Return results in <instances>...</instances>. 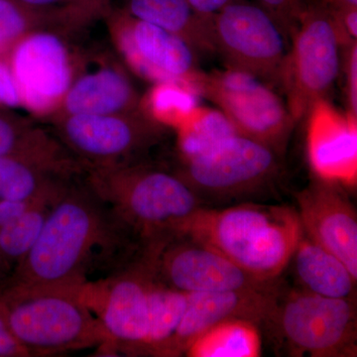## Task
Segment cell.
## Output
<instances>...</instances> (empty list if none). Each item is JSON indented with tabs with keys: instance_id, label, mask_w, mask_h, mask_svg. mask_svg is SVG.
Masks as SVG:
<instances>
[{
	"instance_id": "obj_1",
	"label": "cell",
	"mask_w": 357,
	"mask_h": 357,
	"mask_svg": "<svg viewBox=\"0 0 357 357\" xmlns=\"http://www.w3.org/2000/svg\"><path fill=\"white\" fill-rule=\"evenodd\" d=\"M149 246L84 174L56 199L38 241L1 288L98 283L137 262Z\"/></svg>"
},
{
	"instance_id": "obj_2",
	"label": "cell",
	"mask_w": 357,
	"mask_h": 357,
	"mask_svg": "<svg viewBox=\"0 0 357 357\" xmlns=\"http://www.w3.org/2000/svg\"><path fill=\"white\" fill-rule=\"evenodd\" d=\"M303 234L294 208L241 204L225 210L199 208L175 236L204 244L256 278L273 282L292 260Z\"/></svg>"
},
{
	"instance_id": "obj_3",
	"label": "cell",
	"mask_w": 357,
	"mask_h": 357,
	"mask_svg": "<svg viewBox=\"0 0 357 357\" xmlns=\"http://www.w3.org/2000/svg\"><path fill=\"white\" fill-rule=\"evenodd\" d=\"M0 310L14 337L30 356H58L112 344L102 321L76 287H3Z\"/></svg>"
},
{
	"instance_id": "obj_4",
	"label": "cell",
	"mask_w": 357,
	"mask_h": 357,
	"mask_svg": "<svg viewBox=\"0 0 357 357\" xmlns=\"http://www.w3.org/2000/svg\"><path fill=\"white\" fill-rule=\"evenodd\" d=\"M86 178L149 245L175 236L201 208L198 195L177 174L144 162L89 171Z\"/></svg>"
},
{
	"instance_id": "obj_5",
	"label": "cell",
	"mask_w": 357,
	"mask_h": 357,
	"mask_svg": "<svg viewBox=\"0 0 357 357\" xmlns=\"http://www.w3.org/2000/svg\"><path fill=\"white\" fill-rule=\"evenodd\" d=\"M290 39L280 84L297 122L317 100L326 98L340 72L342 46L326 0H306Z\"/></svg>"
},
{
	"instance_id": "obj_6",
	"label": "cell",
	"mask_w": 357,
	"mask_h": 357,
	"mask_svg": "<svg viewBox=\"0 0 357 357\" xmlns=\"http://www.w3.org/2000/svg\"><path fill=\"white\" fill-rule=\"evenodd\" d=\"M161 124L126 114H66L58 124L63 146L84 172L142 163L149 148L163 137Z\"/></svg>"
},
{
	"instance_id": "obj_7",
	"label": "cell",
	"mask_w": 357,
	"mask_h": 357,
	"mask_svg": "<svg viewBox=\"0 0 357 357\" xmlns=\"http://www.w3.org/2000/svg\"><path fill=\"white\" fill-rule=\"evenodd\" d=\"M157 279L147 250L140 260L112 278L77 288L109 333V354H145L151 332L152 291Z\"/></svg>"
},
{
	"instance_id": "obj_8",
	"label": "cell",
	"mask_w": 357,
	"mask_h": 357,
	"mask_svg": "<svg viewBox=\"0 0 357 357\" xmlns=\"http://www.w3.org/2000/svg\"><path fill=\"white\" fill-rule=\"evenodd\" d=\"M199 96L218 105L237 133L281 154L292 132L287 105L257 77L227 69L204 74L197 82Z\"/></svg>"
},
{
	"instance_id": "obj_9",
	"label": "cell",
	"mask_w": 357,
	"mask_h": 357,
	"mask_svg": "<svg viewBox=\"0 0 357 357\" xmlns=\"http://www.w3.org/2000/svg\"><path fill=\"white\" fill-rule=\"evenodd\" d=\"M213 39L227 69L280 84L287 40L258 4L234 0L223 7L213 15Z\"/></svg>"
},
{
	"instance_id": "obj_10",
	"label": "cell",
	"mask_w": 357,
	"mask_h": 357,
	"mask_svg": "<svg viewBox=\"0 0 357 357\" xmlns=\"http://www.w3.org/2000/svg\"><path fill=\"white\" fill-rule=\"evenodd\" d=\"M297 356H354L356 311L352 299H335L301 291L289 294L272 319Z\"/></svg>"
},
{
	"instance_id": "obj_11",
	"label": "cell",
	"mask_w": 357,
	"mask_h": 357,
	"mask_svg": "<svg viewBox=\"0 0 357 357\" xmlns=\"http://www.w3.org/2000/svg\"><path fill=\"white\" fill-rule=\"evenodd\" d=\"M149 253L160 280L180 292H273L272 282L256 278L229 258L188 237L173 236L152 244Z\"/></svg>"
},
{
	"instance_id": "obj_12",
	"label": "cell",
	"mask_w": 357,
	"mask_h": 357,
	"mask_svg": "<svg viewBox=\"0 0 357 357\" xmlns=\"http://www.w3.org/2000/svg\"><path fill=\"white\" fill-rule=\"evenodd\" d=\"M278 154L271 148L236 134L210 154L184 160L176 173L192 191L234 195L266 182L278 170Z\"/></svg>"
},
{
	"instance_id": "obj_13",
	"label": "cell",
	"mask_w": 357,
	"mask_h": 357,
	"mask_svg": "<svg viewBox=\"0 0 357 357\" xmlns=\"http://www.w3.org/2000/svg\"><path fill=\"white\" fill-rule=\"evenodd\" d=\"M114 32L121 55L138 76L153 84L185 82L197 89L202 72L195 51L177 35L128 13L115 17Z\"/></svg>"
},
{
	"instance_id": "obj_14",
	"label": "cell",
	"mask_w": 357,
	"mask_h": 357,
	"mask_svg": "<svg viewBox=\"0 0 357 357\" xmlns=\"http://www.w3.org/2000/svg\"><path fill=\"white\" fill-rule=\"evenodd\" d=\"M8 62L22 100L34 114H47L61 105L73 83L67 47L57 35L26 34L11 49Z\"/></svg>"
},
{
	"instance_id": "obj_15",
	"label": "cell",
	"mask_w": 357,
	"mask_h": 357,
	"mask_svg": "<svg viewBox=\"0 0 357 357\" xmlns=\"http://www.w3.org/2000/svg\"><path fill=\"white\" fill-rule=\"evenodd\" d=\"M307 116V157L314 174L328 182L356 185L357 116L340 112L328 98L317 100Z\"/></svg>"
},
{
	"instance_id": "obj_16",
	"label": "cell",
	"mask_w": 357,
	"mask_h": 357,
	"mask_svg": "<svg viewBox=\"0 0 357 357\" xmlns=\"http://www.w3.org/2000/svg\"><path fill=\"white\" fill-rule=\"evenodd\" d=\"M297 201L307 237L342 260L357 280V218L351 204L325 180L303 190Z\"/></svg>"
},
{
	"instance_id": "obj_17",
	"label": "cell",
	"mask_w": 357,
	"mask_h": 357,
	"mask_svg": "<svg viewBox=\"0 0 357 357\" xmlns=\"http://www.w3.org/2000/svg\"><path fill=\"white\" fill-rule=\"evenodd\" d=\"M187 297L184 317L167 347L165 356L185 354L195 340L222 321L246 319L257 323L271 319L277 306L274 293L263 291L189 293Z\"/></svg>"
},
{
	"instance_id": "obj_18",
	"label": "cell",
	"mask_w": 357,
	"mask_h": 357,
	"mask_svg": "<svg viewBox=\"0 0 357 357\" xmlns=\"http://www.w3.org/2000/svg\"><path fill=\"white\" fill-rule=\"evenodd\" d=\"M137 103L128 76L117 68L105 67L73 82L61 105L66 114H126Z\"/></svg>"
},
{
	"instance_id": "obj_19",
	"label": "cell",
	"mask_w": 357,
	"mask_h": 357,
	"mask_svg": "<svg viewBox=\"0 0 357 357\" xmlns=\"http://www.w3.org/2000/svg\"><path fill=\"white\" fill-rule=\"evenodd\" d=\"M128 13L184 40L194 51L215 53L213 15H204L188 0H129Z\"/></svg>"
},
{
	"instance_id": "obj_20",
	"label": "cell",
	"mask_w": 357,
	"mask_h": 357,
	"mask_svg": "<svg viewBox=\"0 0 357 357\" xmlns=\"http://www.w3.org/2000/svg\"><path fill=\"white\" fill-rule=\"evenodd\" d=\"M84 175L76 167L18 156H0V199L41 198L65 189Z\"/></svg>"
},
{
	"instance_id": "obj_21",
	"label": "cell",
	"mask_w": 357,
	"mask_h": 357,
	"mask_svg": "<svg viewBox=\"0 0 357 357\" xmlns=\"http://www.w3.org/2000/svg\"><path fill=\"white\" fill-rule=\"evenodd\" d=\"M294 266L304 291L335 299H351L356 279L337 256L303 234L295 252Z\"/></svg>"
},
{
	"instance_id": "obj_22",
	"label": "cell",
	"mask_w": 357,
	"mask_h": 357,
	"mask_svg": "<svg viewBox=\"0 0 357 357\" xmlns=\"http://www.w3.org/2000/svg\"><path fill=\"white\" fill-rule=\"evenodd\" d=\"M0 156L24 157L59 165H79L62 143L7 114L3 109H0Z\"/></svg>"
},
{
	"instance_id": "obj_23",
	"label": "cell",
	"mask_w": 357,
	"mask_h": 357,
	"mask_svg": "<svg viewBox=\"0 0 357 357\" xmlns=\"http://www.w3.org/2000/svg\"><path fill=\"white\" fill-rule=\"evenodd\" d=\"M185 354L192 357H257L261 354V338L255 323L229 319L199 335Z\"/></svg>"
},
{
	"instance_id": "obj_24",
	"label": "cell",
	"mask_w": 357,
	"mask_h": 357,
	"mask_svg": "<svg viewBox=\"0 0 357 357\" xmlns=\"http://www.w3.org/2000/svg\"><path fill=\"white\" fill-rule=\"evenodd\" d=\"M177 131L178 147L184 160L210 154L238 134L220 109L199 105Z\"/></svg>"
},
{
	"instance_id": "obj_25",
	"label": "cell",
	"mask_w": 357,
	"mask_h": 357,
	"mask_svg": "<svg viewBox=\"0 0 357 357\" xmlns=\"http://www.w3.org/2000/svg\"><path fill=\"white\" fill-rule=\"evenodd\" d=\"M64 190L39 199L20 218L0 227V256L9 273H13L38 241L52 206Z\"/></svg>"
},
{
	"instance_id": "obj_26",
	"label": "cell",
	"mask_w": 357,
	"mask_h": 357,
	"mask_svg": "<svg viewBox=\"0 0 357 357\" xmlns=\"http://www.w3.org/2000/svg\"><path fill=\"white\" fill-rule=\"evenodd\" d=\"M199 91L192 84L181 81L154 84L144 100L149 119L178 128L199 107Z\"/></svg>"
},
{
	"instance_id": "obj_27",
	"label": "cell",
	"mask_w": 357,
	"mask_h": 357,
	"mask_svg": "<svg viewBox=\"0 0 357 357\" xmlns=\"http://www.w3.org/2000/svg\"><path fill=\"white\" fill-rule=\"evenodd\" d=\"M33 16L13 0H0V55L25 36Z\"/></svg>"
},
{
	"instance_id": "obj_28",
	"label": "cell",
	"mask_w": 357,
	"mask_h": 357,
	"mask_svg": "<svg viewBox=\"0 0 357 357\" xmlns=\"http://www.w3.org/2000/svg\"><path fill=\"white\" fill-rule=\"evenodd\" d=\"M257 2L271 16L288 41L297 26L306 0H257Z\"/></svg>"
},
{
	"instance_id": "obj_29",
	"label": "cell",
	"mask_w": 357,
	"mask_h": 357,
	"mask_svg": "<svg viewBox=\"0 0 357 357\" xmlns=\"http://www.w3.org/2000/svg\"><path fill=\"white\" fill-rule=\"evenodd\" d=\"M26 10L36 15L53 10H65L72 13H89L98 10L103 0H13Z\"/></svg>"
},
{
	"instance_id": "obj_30",
	"label": "cell",
	"mask_w": 357,
	"mask_h": 357,
	"mask_svg": "<svg viewBox=\"0 0 357 357\" xmlns=\"http://www.w3.org/2000/svg\"><path fill=\"white\" fill-rule=\"evenodd\" d=\"M22 107V100L8 60L0 55V109H13Z\"/></svg>"
},
{
	"instance_id": "obj_31",
	"label": "cell",
	"mask_w": 357,
	"mask_h": 357,
	"mask_svg": "<svg viewBox=\"0 0 357 357\" xmlns=\"http://www.w3.org/2000/svg\"><path fill=\"white\" fill-rule=\"evenodd\" d=\"M330 7L344 49L357 40V6Z\"/></svg>"
},
{
	"instance_id": "obj_32",
	"label": "cell",
	"mask_w": 357,
	"mask_h": 357,
	"mask_svg": "<svg viewBox=\"0 0 357 357\" xmlns=\"http://www.w3.org/2000/svg\"><path fill=\"white\" fill-rule=\"evenodd\" d=\"M347 61H345V74H347V96L349 110L351 114L357 116V40L345 47Z\"/></svg>"
},
{
	"instance_id": "obj_33",
	"label": "cell",
	"mask_w": 357,
	"mask_h": 357,
	"mask_svg": "<svg viewBox=\"0 0 357 357\" xmlns=\"http://www.w3.org/2000/svg\"><path fill=\"white\" fill-rule=\"evenodd\" d=\"M54 194H56V192H54ZM51 195L41 197V198L29 199H0V227L20 218L39 199L46 198V197L51 196Z\"/></svg>"
},
{
	"instance_id": "obj_34",
	"label": "cell",
	"mask_w": 357,
	"mask_h": 357,
	"mask_svg": "<svg viewBox=\"0 0 357 357\" xmlns=\"http://www.w3.org/2000/svg\"><path fill=\"white\" fill-rule=\"evenodd\" d=\"M24 347L14 337L0 310V357H29Z\"/></svg>"
},
{
	"instance_id": "obj_35",
	"label": "cell",
	"mask_w": 357,
	"mask_h": 357,
	"mask_svg": "<svg viewBox=\"0 0 357 357\" xmlns=\"http://www.w3.org/2000/svg\"><path fill=\"white\" fill-rule=\"evenodd\" d=\"M195 10L204 15H215L234 0H188Z\"/></svg>"
},
{
	"instance_id": "obj_36",
	"label": "cell",
	"mask_w": 357,
	"mask_h": 357,
	"mask_svg": "<svg viewBox=\"0 0 357 357\" xmlns=\"http://www.w3.org/2000/svg\"><path fill=\"white\" fill-rule=\"evenodd\" d=\"M9 270L6 267V263L2 260L1 256H0V287L4 285L7 279L9 277Z\"/></svg>"
},
{
	"instance_id": "obj_37",
	"label": "cell",
	"mask_w": 357,
	"mask_h": 357,
	"mask_svg": "<svg viewBox=\"0 0 357 357\" xmlns=\"http://www.w3.org/2000/svg\"><path fill=\"white\" fill-rule=\"evenodd\" d=\"M331 6L335 7L357 6V0H326Z\"/></svg>"
}]
</instances>
